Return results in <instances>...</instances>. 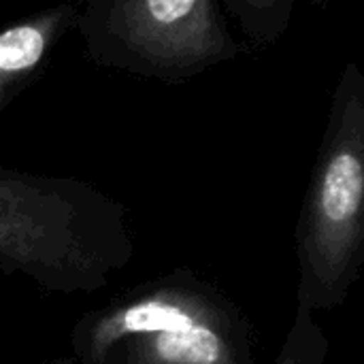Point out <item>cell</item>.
Here are the masks:
<instances>
[{
    "mask_svg": "<svg viewBox=\"0 0 364 364\" xmlns=\"http://www.w3.org/2000/svg\"><path fill=\"white\" fill-rule=\"evenodd\" d=\"M134 256L128 209L68 177L0 166V271L47 292L92 294Z\"/></svg>",
    "mask_w": 364,
    "mask_h": 364,
    "instance_id": "6da1fadb",
    "label": "cell"
},
{
    "mask_svg": "<svg viewBox=\"0 0 364 364\" xmlns=\"http://www.w3.org/2000/svg\"><path fill=\"white\" fill-rule=\"evenodd\" d=\"M70 346L77 364H256L245 311L188 269L87 311L73 326Z\"/></svg>",
    "mask_w": 364,
    "mask_h": 364,
    "instance_id": "7a4b0ae2",
    "label": "cell"
},
{
    "mask_svg": "<svg viewBox=\"0 0 364 364\" xmlns=\"http://www.w3.org/2000/svg\"><path fill=\"white\" fill-rule=\"evenodd\" d=\"M364 262V77L350 62L337 90L296 224V307L339 309Z\"/></svg>",
    "mask_w": 364,
    "mask_h": 364,
    "instance_id": "3957f363",
    "label": "cell"
},
{
    "mask_svg": "<svg viewBox=\"0 0 364 364\" xmlns=\"http://www.w3.org/2000/svg\"><path fill=\"white\" fill-rule=\"evenodd\" d=\"M75 28L94 64L164 83L241 53L215 0H90Z\"/></svg>",
    "mask_w": 364,
    "mask_h": 364,
    "instance_id": "277c9868",
    "label": "cell"
},
{
    "mask_svg": "<svg viewBox=\"0 0 364 364\" xmlns=\"http://www.w3.org/2000/svg\"><path fill=\"white\" fill-rule=\"evenodd\" d=\"M79 6L41 11L0 32V111L41 70L53 47L75 26Z\"/></svg>",
    "mask_w": 364,
    "mask_h": 364,
    "instance_id": "5b68a950",
    "label": "cell"
},
{
    "mask_svg": "<svg viewBox=\"0 0 364 364\" xmlns=\"http://www.w3.org/2000/svg\"><path fill=\"white\" fill-rule=\"evenodd\" d=\"M292 0H228L226 9H230L245 34L254 41V47H264L273 43L288 26Z\"/></svg>",
    "mask_w": 364,
    "mask_h": 364,
    "instance_id": "8992f818",
    "label": "cell"
},
{
    "mask_svg": "<svg viewBox=\"0 0 364 364\" xmlns=\"http://www.w3.org/2000/svg\"><path fill=\"white\" fill-rule=\"evenodd\" d=\"M331 341L311 311L296 307L292 326L273 364H324Z\"/></svg>",
    "mask_w": 364,
    "mask_h": 364,
    "instance_id": "52a82bcc",
    "label": "cell"
},
{
    "mask_svg": "<svg viewBox=\"0 0 364 364\" xmlns=\"http://www.w3.org/2000/svg\"><path fill=\"white\" fill-rule=\"evenodd\" d=\"M30 364H77L75 358H53V360H45V363H30Z\"/></svg>",
    "mask_w": 364,
    "mask_h": 364,
    "instance_id": "ba28073f",
    "label": "cell"
}]
</instances>
